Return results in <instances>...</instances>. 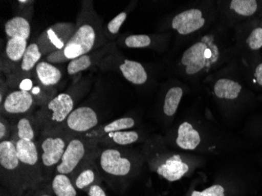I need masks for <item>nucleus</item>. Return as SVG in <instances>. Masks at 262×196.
<instances>
[{
	"mask_svg": "<svg viewBox=\"0 0 262 196\" xmlns=\"http://www.w3.org/2000/svg\"><path fill=\"white\" fill-rule=\"evenodd\" d=\"M225 60V51L213 35L203 36L184 51L181 66L188 77L195 78L217 67Z\"/></svg>",
	"mask_w": 262,
	"mask_h": 196,
	"instance_id": "1",
	"label": "nucleus"
},
{
	"mask_svg": "<svg viewBox=\"0 0 262 196\" xmlns=\"http://www.w3.org/2000/svg\"><path fill=\"white\" fill-rule=\"evenodd\" d=\"M36 143L39 148L42 179L44 182H50L73 135L62 129H46L40 131Z\"/></svg>",
	"mask_w": 262,
	"mask_h": 196,
	"instance_id": "2",
	"label": "nucleus"
},
{
	"mask_svg": "<svg viewBox=\"0 0 262 196\" xmlns=\"http://www.w3.org/2000/svg\"><path fill=\"white\" fill-rule=\"evenodd\" d=\"M1 187L13 196H23L29 190L26 175L17 157L14 141L0 142Z\"/></svg>",
	"mask_w": 262,
	"mask_h": 196,
	"instance_id": "3",
	"label": "nucleus"
},
{
	"mask_svg": "<svg viewBox=\"0 0 262 196\" xmlns=\"http://www.w3.org/2000/svg\"><path fill=\"white\" fill-rule=\"evenodd\" d=\"M98 150L99 145L96 141L88 139L83 135H73L54 173H63L70 176L88 159L96 156Z\"/></svg>",
	"mask_w": 262,
	"mask_h": 196,
	"instance_id": "4",
	"label": "nucleus"
},
{
	"mask_svg": "<svg viewBox=\"0 0 262 196\" xmlns=\"http://www.w3.org/2000/svg\"><path fill=\"white\" fill-rule=\"evenodd\" d=\"M74 105L73 97L66 93L46 102L35 116L39 130L62 129L66 119L74 110Z\"/></svg>",
	"mask_w": 262,
	"mask_h": 196,
	"instance_id": "5",
	"label": "nucleus"
},
{
	"mask_svg": "<svg viewBox=\"0 0 262 196\" xmlns=\"http://www.w3.org/2000/svg\"><path fill=\"white\" fill-rule=\"evenodd\" d=\"M103 180L112 185L113 181L127 177L132 170V163L123 156L118 148L113 147L99 148L96 159Z\"/></svg>",
	"mask_w": 262,
	"mask_h": 196,
	"instance_id": "6",
	"label": "nucleus"
},
{
	"mask_svg": "<svg viewBox=\"0 0 262 196\" xmlns=\"http://www.w3.org/2000/svg\"><path fill=\"white\" fill-rule=\"evenodd\" d=\"M17 157L26 175L29 189L35 190L43 182L37 143L33 141L13 140Z\"/></svg>",
	"mask_w": 262,
	"mask_h": 196,
	"instance_id": "7",
	"label": "nucleus"
},
{
	"mask_svg": "<svg viewBox=\"0 0 262 196\" xmlns=\"http://www.w3.org/2000/svg\"><path fill=\"white\" fill-rule=\"evenodd\" d=\"M76 25L72 22H58L46 29L36 39L42 55L64 49L76 32Z\"/></svg>",
	"mask_w": 262,
	"mask_h": 196,
	"instance_id": "8",
	"label": "nucleus"
},
{
	"mask_svg": "<svg viewBox=\"0 0 262 196\" xmlns=\"http://www.w3.org/2000/svg\"><path fill=\"white\" fill-rule=\"evenodd\" d=\"M97 33L94 26L82 24L76 29L74 35L69 39L64 48L66 57L69 60L88 54L96 42Z\"/></svg>",
	"mask_w": 262,
	"mask_h": 196,
	"instance_id": "9",
	"label": "nucleus"
},
{
	"mask_svg": "<svg viewBox=\"0 0 262 196\" xmlns=\"http://www.w3.org/2000/svg\"><path fill=\"white\" fill-rule=\"evenodd\" d=\"M99 118L97 112L90 106L76 107L69 115L62 129L73 135H84L98 127Z\"/></svg>",
	"mask_w": 262,
	"mask_h": 196,
	"instance_id": "10",
	"label": "nucleus"
},
{
	"mask_svg": "<svg viewBox=\"0 0 262 196\" xmlns=\"http://www.w3.org/2000/svg\"><path fill=\"white\" fill-rule=\"evenodd\" d=\"M207 17L200 8L184 10L174 16L171 21L172 29L181 35L195 33L205 26Z\"/></svg>",
	"mask_w": 262,
	"mask_h": 196,
	"instance_id": "11",
	"label": "nucleus"
},
{
	"mask_svg": "<svg viewBox=\"0 0 262 196\" xmlns=\"http://www.w3.org/2000/svg\"><path fill=\"white\" fill-rule=\"evenodd\" d=\"M97 155L88 159L70 175L73 185L78 191L86 192L92 185L101 184L104 181L95 161Z\"/></svg>",
	"mask_w": 262,
	"mask_h": 196,
	"instance_id": "12",
	"label": "nucleus"
},
{
	"mask_svg": "<svg viewBox=\"0 0 262 196\" xmlns=\"http://www.w3.org/2000/svg\"><path fill=\"white\" fill-rule=\"evenodd\" d=\"M33 104L34 97L31 93L18 90L10 93L1 105L3 113L8 116H17L29 113Z\"/></svg>",
	"mask_w": 262,
	"mask_h": 196,
	"instance_id": "13",
	"label": "nucleus"
},
{
	"mask_svg": "<svg viewBox=\"0 0 262 196\" xmlns=\"http://www.w3.org/2000/svg\"><path fill=\"white\" fill-rule=\"evenodd\" d=\"M188 169V165L182 161V158L174 155L157 166V173L166 181L173 182L183 178Z\"/></svg>",
	"mask_w": 262,
	"mask_h": 196,
	"instance_id": "14",
	"label": "nucleus"
},
{
	"mask_svg": "<svg viewBox=\"0 0 262 196\" xmlns=\"http://www.w3.org/2000/svg\"><path fill=\"white\" fill-rule=\"evenodd\" d=\"M135 126V120L131 117H123L112 121L108 124L98 126L90 132L86 133L83 136L93 141H98L107 134L117 131L126 130Z\"/></svg>",
	"mask_w": 262,
	"mask_h": 196,
	"instance_id": "15",
	"label": "nucleus"
},
{
	"mask_svg": "<svg viewBox=\"0 0 262 196\" xmlns=\"http://www.w3.org/2000/svg\"><path fill=\"white\" fill-rule=\"evenodd\" d=\"M39 126L35 117L22 116L19 118L14 124L13 140H25V141H35L37 134H39Z\"/></svg>",
	"mask_w": 262,
	"mask_h": 196,
	"instance_id": "16",
	"label": "nucleus"
},
{
	"mask_svg": "<svg viewBox=\"0 0 262 196\" xmlns=\"http://www.w3.org/2000/svg\"><path fill=\"white\" fill-rule=\"evenodd\" d=\"M201 138L196 129L189 122H184L178 129L176 144L184 150H194L200 145Z\"/></svg>",
	"mask_w": 262,
	"mask_h": 196,
	"instance_id": "17",
	"label": "nucleus"
},
{
	"mask_svg": "<svg viewBox=\"0 0 262 196\" xmlns=\"http://www.w3.org/2000/svg\"><path fill=\"white\" fill-rule=\"evenodd\" d=\"M120 70L126 80L135 85H142L148 80V73L145 68L135 60H123L120 66Z\"/></svg>",
	"mask_w": 262,
	"mask_h": 196,
	"instance_id": "18",
	"label": "nucleus"
},
{
	"mask_svg": "<svg viewBox=\"0 0 262 196\" xmlns=\"http://www.w3.org/2000/svg\"><path fill=\"white\" fill-rule=\"evenodd\" d=\"M35 72L38 80L44 86L57 85L62 78L61 70L46 60L38 63L35 66Z\"/></svg>",
	"mask_w": 262,
	"mask_h": 196,
	"instance_id": "19",
	"label": "nucleus"
},
{
	"mask_svg": "<svg viewBox=\"0 0 262 196\" xmlns=\"http://www.w3.org/2000/svg\"><path fill=\"white\" fill-rule=\"evenodd\" d=\"M242 85L233 79L222 78L213 85V94L217 98L233 101L239 97L242 92Z\"/></svg>",
	"mask_w": 262,
	"mask_h": 196,
	"instance_id": "20",
	"label": "nucleus"
},
{
	"mask_svg": "<svg viewBox=\"0 0 262 196\" xmlns=\"http://www.w3.org/2000/svg\"><path fill=\"white\" fill-rule=\"evenodd\" d=\"M139 140V134L137 131L122 130L111 133L97 141L98 145L102 147H113V145L126 146L134 144Z\"/></svg>",
	"mask_w": 262,
	"mask_h": 196,
	"instance_id": "21",
	"label": "nucleus"
},
{
	"mask_svg": "<svg viewBox=\"0 0 262 196\" xmlns=\"http://www.w3.org/2000/svg\"><path fill=\"white\" fill-rule=\"evenodd\" d=\"M4 30L9 39L21 38L28 40L30 37V24L27 19L21 16H16L7 20L4 26Z\"/></svg>",
	"mask_w": 262,
	"mask_h": 196,
	"instance_id": "22",
	"label": "nucleus"
},
{
	"mask_svg": "<svg viewBox=\"0 0 262 196\" xmlns=\"http://www.w3.org/2000/svg\"><path fill=\"white\" fill-rule=\"evenodd\" d=\"M49 183L54 196L78 195V190L69 175L54 173Z\"/></svg>",
	"mask_w": 262,
	"mask_h": 196,
	"instance_id": "23",
	"label": "nucleus"
},
{
	"mask_svg": "<svg viewBox=\"0 0 262 196\" xmlns=\"http://www.w3.org/2000/svg\"><path fill=\"white\" fill-rule=\"evenodd\" d=\"M229 9L241 18H251L260 10V4L256 0H232L229 4Z\"/></svg>",
	"mask_w": 262,
	"mask_h": 196,
	"instance_id": "24",
	"label": "nucleus"
},
{
	"mask_svg": "<svg viewBox=\"0 0 262 196\" xmlns=\"http://www.w3.org/2000/svg\"><path fill=\"white\" fill-rule=\"evenodd\" d=\"M183 97V90L179 86H173L168 90L165 96L163 113L166 116H173L178 110Z\"/></svg>",
	"mask_w": 262,
	"mask_h": 196,
	"instance_id": "25",
	"label": "nucleus"
},
{
	"mask_svg": "<svg viewBox=\"0 0 262 196\" xmlns=\"http://www.w3.org/2000/svg\"><path fill=\"white\" fill-rule=\"evenodd\" d=\"M28 46V40L26 39L21 38H10L6 45V54L11 61H21Z\"/></svg>",
	"mask_w": 262,
	"mask_h": 196,
	"instance_id": "26",
	"label": "nucleus"
},
{
	"mask_svg": "<svg viewBox=\"0 0 262 196\" xmlns=\"http://www.w3.org/2000/svg\"><path fill=\"white\" fill-rule=\"evenodd\" d=\"M42 56V54L36 42L31 43L28 46L27 50L24 54L20 63V69L23 72H31L37 66Z\"/></svg>",
	"mask_w": 262,
	"mask_h": 196,
	"instance_id": "27",
	"label": "nucleus"
},
{
	"mask_svg": "<svg viewBox=\"0 0 262 196\" xmlns=\"http://www.w3.org/2000/svg\"><path fill=\"white\" fill-rule=\"evenodd\" d=\"M246 48L248 51H257L262 48V27L261 26H254L250 31L245 40H244Z\"/></svg>",
	"mask_w": 262,
	"mask_h": 196,
	"instance_id": "28",
	"label": "nucleus"
},
{
	"mask_svg": "<svg viewBox=\"0 0 262 196\" xmlns=\"http://www.w3.org/2000/svg\"><path fill=\"white\" fill-rule=\"evenodd\" d=\"M92 66V60L88 54L80 56L71 60L67 66V72L70 76H74L79 72L86 70Z\"/></svg>",
	"mask_w": 262,
	"mask_h": 196,
	"instance_id": "29",
	"label": "nucleus"
},
{
	"mask_svg": "<svg viewBox=\"0 0 262 196\" xmlns=\"http://www.w3.org/2000/svg\"><path fill=\"white\" fill-rule=\"evenodd\" d=\"M124 42L129 48H145L151 45V39L148 35H131L126 38Z\"/></svg>",
	"mask_w": 262,
	"mask_h": 196,
	"instance_id": "30",
	"label": "nucleus"
},
{
	"mask_svg": "<svg viewBox=\"0 0 262 196\" xmlns=\"http://www.w3.org/2000/svg\"><path fill=\"white\" fill-rule=\"evenodd\" d=\"M14 134V125L2 116L0 122V141H11Z\"/></svg>",
	"mask_w": 262,
	"mask_h": 196,
	"instance_id": "31",
	"label": "nucleus"
},
{
	"mask_svg": "<svg viewBox=\"0 0 262 196\" xmlns=\"http://www.w3.org/2000/svg\"><path fill=\"white\" fill-rule=\"evenodd\" d=\"M126 17H127V14L126 12H122L120 14H118L116 17H115L113 20H110L108 22V26H107L108 32L111 34H114V35L117 34L121 26H123V24L126 20Z\"/></svg>",
	"mask_w": 262,
	"mask_h": 196,
	"instance_id": "32",
	"label": "nucleus"
},
{
	"mask_svg": "<svg viewBox=\"0 0 262 196\" xmlns=\"http://www.w3.org/2000/svg\"><path fill=\"white\" fill-rule=\"evenodd\" d=\"M192 196H225V188L220 185H213L203 191H194Z\"/></svg>",
	"mask_w": 262,
	"mask_h": 196,
	"instance_id": "33",
	"label": "nucleus"
},
{
	"mask_svg": "<svg viewBox=\"0 0 262 196\" xmlns=\"http://www.w3.org/2000/svg\"><path fill=\"white\" fill-rule=\"evenodd\" d=\"M69 60L64 55V49L58 50L51 53L46 57V61L51 64H61V63L67 62Z\"/></svg>",
	"mask_w": 262,
	"mask_h": 196,
	"instance_id": "34",
	"label": "nucleus"
},
{
	"mask_svg": "<svg viewBox=\"0 0 262 196\" xmlns=\"http://www.w3.org/2000/svg\"><path fill=\"white\" fill-rule=\"evenodd\" d=\"M32 196H54L51 191L49 182H42L34 190Z\"/></svg>",
	"mask_w": 262,
	"mask_h": 196,
	"instance_id": "35",
	"label": "nucleus"
},
{
	"mask_svg": "<svg viewBox=\"0 0 262 196\" xmlns=\"http://www.w3.org/2000/svg\"><path fill=\"white\" fill-rule=\"evenodd\" d=\"M86 193L88 196H108L101 184L92 185Z\"/></svg>",
	"mask_w": 262,
	"mask_h": 196,
	"instance_id": "36",
	"label": "nucleus"
},
{
	"mask_svg": "<svg viewBox=\"0 0 262 196\" xmlns=\"http://www.w3.org/2000/svg\"><path fill=\"white\" fill-rule=\"evenodd\" d=\"M254 80L257 85L262 86V62L258 63L253 70Z\"/></svg>",
	"mask_w": 262,
	"mask_h": 196,
	"instance_id": "37",
	"label": "nucleus"
},
{
	"mask_svg": "<svg viewBox=\"0 0 262 196\" xmlns=\"http://www.w3.org/2000/svg\"><path fill=\"white\" fill-rule=\"evenodd\" d=\"M20 90L21 91H29L30 92L33 88V84L32 81L30 79H25L20 82V85H19Z\"/></svg>",
	"mask_w": 262,
	"mask_h": 196,
	"instance_id": "38",
	"label": "nucleus"
},
{
	"mask_svg": "<svg viewBox=\"0 0 262 196\" xmlns=\"http://www.w3.org/2000/svg\"><path fill=\"white\" fill-rule=\"evenodd\" d=\"M0 196H13L7 190L1 187V191H0Z\"/></svg>",
	"mask_w": 262,
	"mask_h": 196,
	"instance_id": "39",
	"label": "nucleus"
},
{
	"mask_svg": "<svg viewBox=\"0 0 262 196\" xmlns=\"http://www.w3.org/2000/svg\"><path fill=\"white\" fill-rule=\"evenodd\" d=\"M34 190L29 189L26 194H24L23 196H32V194H33Z\"/></svg>",
	"mask_w": 262,
	"mask_h": 196,
	"instance_id": "40",
	"label": "nucleus"
},
{
	"mask_svg": "<svg viewBox=\"0 0 262 196\" xmlns=\"http://www.w3.org/2000/svg\"><path fill=\"white\" fill-rule=\"evenodd\" d=\"M29 1H21V0H19L18 3L20 4H26V3H29Z\"/></svg>",
	"mask_w": 262,
	"mask_h": 196,
	"instance_id": "41",
	"label": "nucleus"
}]
</instances>
